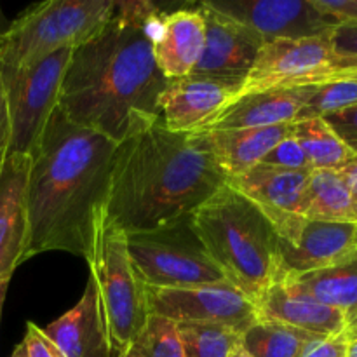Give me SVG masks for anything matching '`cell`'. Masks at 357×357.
<instances>
[{"instance_id":"6da1fadb","label":"cell","mask_w":357,"mask_h":357,"mask_svg":"<svg viewBox=\"0 0 357 357\" xmlns=\"http://www.w3.org/2000/svg\"><path fill=\"white\" fill-rule=\"evenodd\" d=\"M160 17L155 3L117 0L114 17L73 49L58 103L70 122L121 143L160 121L169 84L153 58Z\"/></svg>"},{"instance_id":"7a4b0ae2","label":"cell","mask_w":357,"mask_h":357,"mask_svg":"<svg viewBox=\"0 0 357 357\" xmlns=\"http://www.w3.org/2000/svg\"><path fill=\"white\" fill-rule=\"evenodd\" d=\"M117 143L52 112L26 185L28 260L47 251L87 258L105 211Z\"/></svg>"},{"instance_id":"3957f363","label":"cell","mask_w":357,"mask_h":357,"mask_svg":"<svg viewBox=\"0 0 357 357\" xmlns=\"http://www.w3.org/2000/svg\"><path fill=\"white\" fill-rule=\"evenodd\" d=\"M202 132H174L162 122L117 143L105 215L124 234L192 215L227 185Z\"/></svg>"},{"instance_id":"277c9868","label":"cell","mask_w":357,"mask_h":357,"mask_svg":"<svg viewBox=\"0 0 357 357\" xmlns=\"http://www.w3.org/2000/svg\"><path fill=\"white\" fill-rule=\"evenodd\" d=\"M192 225L229 282L255 303L278 281V232L265 213L229 183L192 213Z\"/></svg>"},{"instance_id":"5b68a950","label":"cell","mask_w":357,"mask_h":357,"mask_svg":"<svg viewBox=\"0 0 357 357\" xmlns=\"http://www.w3.org/2000/svg\"><path fill=\"white\" fill-rule=\"evenodd\" d=\"M117 0L35 3L0 37V75L17 72L61 49H75L114 17Z\"/></svg>"},{"instance_id":"8992f818","label":"cell","mask_w":357,"mask_h":357,"mask_svg":"<svg viewBox=\"0 0 357 357\" xmlns=\"http://www.w3.org/2000/svg\"><path fill=\"white\" fill-rule=\"evenodd\" d=\"M128 253L145 288H190L229 281L192 225V215L126 234Z\"/></svg>"},{"instance_id":"52a82bcc","label":"cell","mask_w":357,"mask_h":357,"mask_svg":"<svg viewBox=\"0 0 357 357\" xmlns=\"http://www.w3.org/2000/svg\"><path fill=\"white\" fill-rule=\"evenodd\" d=\"M86 260L100 295L112 351L117 356L142 330L150 312L146 288L132 267L126 234L108 222L105 211L96 222Z\"/></svg>"},{"instance_id":"ba28073f","label":"cell","mask_w":357,"mask_h":357,"mask_svg":"<svg viewBox=\"0 0 357 357\" xmlns=\"http://www.w3.org/2000/svg\"><path fill=\"white\" fill-rule=\"evenodd\" d=\"M73 49H61L17 72L0 75L7 91L10 112L9 155H30L35 152L51 119L58 108L63 75Z\"/></svg>"},{"instance_id":"9c48e42d","label":"cell","mask_w":357,"mask_h":357,"mask_svg":"<svg viewBox=\"0 0 357 357\" xmlns=\"http://www.w3.org/2000/svg\"><path fill=\"white\" fill-rule=\"evenodd\" d=\"M146 303L150 314L176 324H220L241 335L260 321L257 303L229 281L190 288H146Z\"/></svg>"},{"instance_id":"30bf717a","label":"cell","mask_w":357,"mask_h":357,"mask_svg":"<svg viewBox=\"0 0 357 357\" xmlns=\"http://www.w3.org/2000/svg\"><path fill=\"white\" fill-rule=\"evenodd\" d=\"M279 278L333 267L357 251V222H328L295 216L275 229Z\"/></svg>"},{"instance_id":"8fae6325","label":"cell","mask_w":357,"mask_h":357,"mask_svg":"<svg viewBox=\"0 0 357 357\" xmlns=\"http://www.w3.org/2000/svg\"><path fill=\"white\" fill-rule=\"evenodd\" d=\"M204 3L246 26L264 44L324 37L337 28L312 0H206Z\"/></svg>"},{"instance_id":"7c38bea8","label":"cell","mask_w":357,"mask_h":357,"mask_svg":"<svg viewBox=\"0 0 357 357\" xmlns=\"http://www.w3.org/2000/svg\"><path fill=\"white\" fill-rule=\"evenodd\" d=\"M333 59L330 35L265 44L244 79L239 96L267 89L314 86L330 70Z\"/></svg>"},{"instance_id":"4fadbf2b","label":"cell","mask_w":357,"mask_h":357,"mask_svg":"<svg viewBox=\"0 0 357 357\" xmlns=\"http://www.w3.org/2000/svg\"><path fill=\"white\" fill-rule=\"evenodd\" d=\"M244 80L192 75L169 80L160 96V122L174 132H199L225 110L243 89Z\"/></svg>"},{"instance_id":"5bb4252c","label":"cell","mask_w":357,"mask_h":357,"mask_svg":"<svg viewBox=\"0 0 357 357\" xmlns=\"http://www.w3.org/2000/svg\"><path fill=\"white\" fill-rule=\"evenodd\" d=\"M30 155H9L0 166V281H10L28 260L26 185Z\"/></svg>"},{"instance_id":"9a60e30c","label":"cell","mask_w":357,"mask_h":357,"mask_svg":"<svg viewBox=\"0 0 357 357\" xmlns=\"http://www.w3.org/2000/svg\"><path fill=\"white\" fill-rule=\"evenodd\" d=\"M206 21V44L194 73L227 79H246L264 42L243 24L201 3Z\"/></svg>"},{"instance_id":"2e32d148","label":"cell","mask_w":357,"mask_h":357,"mask_svg":"<svg viewBox=\"0 0 357 357\" xmlns=\"http://www.w3.org/2000/svg\"><path fill=\"white\" fill-rule=\"evenodd\" d=\"M310 171H291L258 164L239 178L229 181L232 188L257 204L274 229L295 216H302L303 199Z\"/></svg>"},{"instance_id":"e0dca14e","label":"cell","mask_w":357,"mask_h":357,"mask_svg":"<svg viewBox=\"0 0 357 357\" xmlns=\"http://www.w3.org/2000/svg\"><path fill=\"white\" fill-rule=\"evenodd\" d=\"M206 21L201 6L162 14L153 35V58L167 80L192 75L202 58Z\"/></svg>"},{"instance_id":"ac0fdd59","label":"cell","mask_w":357,"mask_h":357,"mask_svg":"<svg viewBox=\"0 0 357 357\" xmlns=\"http://www.w3.org/2000/svg\"><path fill=\"white\" fill-rule=\"evenodd\" d=\"M44 333L66 357H115L100 295L91 275L79 303L44 328Z\"/></svg>"},{"instance_id":"d6986e66","label":"cell","mask_w":357,"mask_h":357,"mask_svg":"<svg viewBox=\"0 0 357 357\" xmlns=\"http://www.w3.org/2000/svg\"><path fill=\"white\" fill-rule=\"evenodd\" d=\"M310 86L267 89L236 98L202 131L253 129L295 124L309 98ZM201 132V131H199Z\"/></svg>"},{"instance_id":"ffe728a7","label":"cell","mask_w":357,"mask_h":357,"mask_svg":"<svg viewBox=\"0 0 357 357\" xmlns=\"http://www.w3.org/2000/svg\"><path fill=\"white\" fill-rule=\"evenodd\" d=\"M257 307L260 319L284 324L316 337H333L347 330V321L340 310L310 298L281 279L261 295Z\"/></svg>"},{"instance_id":"44dd1931","label":"cell","mask_w":357,"mask_h":357,"mask_svg":"<svg viewBox=\"0 0 357 357\" xmlns=\"http://www.w3.org/2000/svg\"><path fill=\"white\" fill-rule=\"evenodd\" d=\"M213 153V159L225 173L227 180H234L255 166L293 132V124L271 126L253 129H227V131H201ZM227 181V183H229Z\"/></svg>"},{"instance_id":"7402d4cb","label":"cell","mask_w":357,"mask_h":357,"mask_svg":"<svg viewBox=\"0 0 357 357\" xmlns=\"http://www.w3.org/2000/svg\"><path fill=\"white\" fill-rule=\"evenodd\" d=\"M281 281L324 305L340 310L347 326L357 319V251L333 267L281 278Z\"/></svg>"},{"instance_id":"603a6c76","label":"cell","mask_w":357,"mask_h":357,"mask_svg":"<svg viewBox=\"0 0 357 357\" xmlns=\"http://www.w3.org/2000/svg\"><path fill=\"white\" fill-rule=\"evenodd\" d=\"M302 216L328 222H357V202L337 169L310 171Z\"/></svg>"},{"instance_id":"cb8c5ba5","label":"cell","mask_w":357,"mask_h":357,"mask_svg":"<svg viewBox=\"0 0 357 357\" xmlns=\"http://www.w3.org/2000/svg\"><path fill=\"white\" fill-rule=\"evenodd\" d=\"M293 138L302 146L310 169H340L356 155L321 117L296 121Z\"/></svg>"},{"instance_id":"d4e9b609","label":"cell","mask_w":357,"mask_h":357,"mask_svg":"<svg viewBox=\"0 0 357 357\" xmlns=\"http://www.w3.org/2000/svg\"><path fill=\"white\" fill-rule=\"evenodd\" d=\"M319 338L323 337L260 319L244 331L241 345L253 357H303Z\"/></svg>"},{"instance_id":"484cf974","label":"cell","mask_w":357,"mask_h":357,"mask_svg":"<svg viewBox=\"0 0 357 357\" xmlns=\"http://www.w3.org/2000/svg\"><path fill=\"white\" fill-rule=\"evenodd\" d=\"M115 357H185L176 323L150 314L142 330Z\"/></svg>"},{"instance_id":"4316f807","label":"cell","mask_w":357,"mask_h":357,"mask_svg":"<svg viewBox=\"0 0 357 357\" xmlns=\"http://www.w3.org/2000/svg\"><path fill=\"white\" fill-rule=\"evenodd\" d=\"M185 357H229L241 345L236 330L220 324H176Z\"/></svg>"},{"instance_id":"83f0119b","label":"cell","mask_w":357,"mask_h":357,"mask_svg":"<svg viewBox=\"0 0 357 357\" xmlns=\"http://www.w3.org/2000/svg\"><path fill=\"white\" fill-rule=\"evenodd\" d=\"M357 105V80H330L310 86L309 98L300 110L298 121L328 117Z\"/></svg>"},{"instance_id":"f1b7e54d","label":"cell","mask_w":357,"mask_h":357,"mask_svg":"<svg viewBox=\"0 0 357 357\" xmlns=\"http://www.w3.org/2000/svg\"><path fill=\"white\" fill-rule=\"evenodd\" d=\"M261 164L267 166L281 167V169H291V171H309V160H307L305 153H303L302 146L298 145L293 132L286 139H282L271 153L264 159Z\"/></svg>"},{"instance_id":"f546056e","label":"cell","mask_w":357,"mask_h":357,"mask_svg":"<svg viewBox=\"0 0 357 357\" xmlns=\"http://www.w3.org/2000/svg\"><path fill=\"white\" fill-rule=\"evenodd\" d=\"M330 128L340 136L342 142L357 153V105L324 117Z\"/></svg>"},{"instance_id":"4dcf8cb0","label":"cell","mask_w":357,"mask_h":357,"mask_svg":"<svg viewBox=\"0 0 357 357\" xmlns=\"http://www.w3.org/2000/svg\"><path fill=\"white\" fill-rule=\"evenodd\" d=\"M21 344H23L26 357H66L49 340L44 330L33 323L26 324V333Z\"/></svg>"},{"instance_id":"1f68e13d","label":"cell","mask_w":357,"mask_h":357,"mask_svg":"<svg viewBox=\"0 0 357 357\" xmlns=\"http://www.w3.org/2000/svg\"><path fill=\"white\" fill-rule=\"evenodd\" d=\"M321 14L340 24H357V0H312Z\"/></svg>"},{"instance_id":"d6a6232c","label":"cell","mask_w":357,"mask_h":357,"mask_svg":"<svg viewBox=\"0 0 357 357\" xmlns=\"http://www.w3.org/2000/svg\"><path fill=\"white\" fill-rule=\"evenodd\" d=\"M349 340L351 338H349L347 331L333 335V337L319 338L307 349L303 357H347Z\"/></svg>"},{"instance_id":"836d02e7","label":"cell","mask_w":357,"mask_h":357,"mask_svg":"<svg viewBox=\"0 0 357 357\" xmlns=\"http://www.w3.org/2000/svg\"><path fill=\"white\" fill-rule=\"evenodd\" d=\"M335 56L357 58V24H340L330 33Z\"/></svg>"},{"instance_id":"e575fe53","label":"cell","mask_w":357,"mask_h":357,"mask_svg":"<svg viewBox=\"0 0 357 357\" xmlns=\"http://www.w3.org/2000/svg\"><path fill=\"white\" fill-rule=\"evenodd\" d=\"M10 135H13V128H10L9 101H7L6 86H3V80L0 77V166L9 157Z\"/></svg>"},{"instance_id":"d590c367","label":"cell","mask_w":357,"mask_h":357,"mask_svg":"<svg viewBox=\"0 0 357 357\" xmlns=\"http://www.w3.org/2000/svg\"><path fill=\"white\" fill-rule=\"evenodd\" d=\"M357 80V58H340V56H335L333 63H331L330 70L323 73V75L317 79V84L330 82V80Z\"/></svg>"},{"instance_id":"8d00e7d4","label":"cell","mask_w":357,"mask_h":357,"mask_svg":"<svg viewBox=\"0 0 357 357\" xmlns=\"http://www.w3.org/2000/svg\"><path fill=\"white\" fill-rule=\"evenodd\" d=\"M337 171L340 173V176L344 178L345 185H347L352 197H354V201L357 202V153L349 160V162H345L344 166Z\"/></svg>"},{"instance_id":"74e56055","label":"cell","mask_w":357,"mask_h":357,"mask_svg":"<svg viewBox=\"0 0 357 357\" xmlns=\"http://www.w3.org/2000/svg\"><path fill=\"white\" fill-rule=\"evenodd\" d=\"M10 281H0V317H2V309H3V302H6V293L7 288H9Z\"/></svg>"},{"instance_id":"f35d334b","label":"cell","mask_w":357,"mask_h":357,"mask_svg":"<svg viewBox=\"0 0 357 357\" xmlns=\"http://www.w3.org/2000/svg\"><path fill=\"white\" fill-rule=\"evenodd\" d=\"M349 351L347 357H357V337H349Z\"/></svg>"},{"instance_id":"ab89813d","label":"cell","mask_w":357,"mask_h":357,"mask_svg":"<svg viewBox=\"0 0 357 357\" xmlns=\"http://www.w3.org/2000/svg\"><path fill=\"white\" fill-rule=\"evenodd\" d=\"M229 357H253V356H251L250 352L243 347V345H237V347L232 351V354H230Z\"/></svg>"},{"instance_id":"60d3db41","label":"cell","mask_w":357,"mask_h":357,"mask_svg":"<svg viewBox=\"0 0 357 357\" xmlns=\"http://www.w3.org/2000/svg\"><path fill=\"white\" fill-rule=\"evenodd\" d=\"M10 357H26V352H24L23 344H20L16 349H14V352L10 354Z\"/></svg>"},{"instance_id":"b9f144b4","label":"cell","mask_w":357,"mask_h":357,"mask_svg":"<svg viewBox=\"0 0 357 357\" xmlns=\"http://www.w3.org/2000/svg\"><path fill=\"white\" fill-rule=\"evenodd\" d=\"M345 331H347L349 337H357V319L354 321V323L349 324L347 330H345Z\"/></svg>"},{"instance_id":"7bdbcfd3","label":"cell","mask_w":357,"mask_h":357,"mask_svg":"<svg viewBox=\"0 0 357 357\" xmlns=\"http://www.w3.org/2000/svg\"><path fill=\"white\" fill-rule=\"evenodd\" d=\"M6 30H7L6 21H3V14H2V10H0V37H2L3 31H6Z\"/></svg>"}]
</instances>
